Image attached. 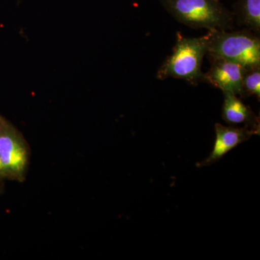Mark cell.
<instances>
[{
	"instance_id": "1",
	"label": "cell",
	"mask_w": 260,
	"mask_h": 260,
	"mask_svg": "<svg viewBox=\"0 0 260 260\" xmlns=\"http://www.w3.org/2000/svg\"><path fill=\"white\" fill-rule=\"evenodd\" d=\"M208 40L207 34L201 37H185L178 32L172 54L159 68L156 78L184 80L193 85L203 82L202 64L208 51Z\"/></svg>"
},
{
	"instance_id": "2",
	"label": "cell",
	"mask_w": 260,
	"mask_h": 260,
	"mask_svg": "<svg viewBox=\"0 0 260 260\" xmlns=\"http://www.w3.org/2000/svg\"><path fill=\"white\" fill-rule=\"evenodd\" d=\"M164 9L179 23L193 28L230 30L234 13L218 0H159Z\"/></svg>"
},
{
	"instance_id": "3",
	"label": "cell",
	"mask_w": 260,
	"mask_h": 260,
	"mask_svg": "<svg viewBox=\"0 0 260 260\" xmlns=\"http://www.w3.org/2000/svg\"><path fill=\"white\" fill-rule=\"evenodd\" d=\"M207 55L210 59L234 61L248 68L260 66V39L249 30H210Z\"/></svg>"
},
{
	"instance_id": "4",
	"label": "cell",
	"mask_w": 260,
	"mask_h": 260,
	"mask_svg": "<svg viewBox=\"0 0 260 260\" xmlns=\"http://www.w3.org/2000/svg\"><path fill=\"white\" fill-rule=\"evenodd\" d=\"M211 66L203 75V82L220 89L223 93L242 96V80L246 68L222 59H212Z\"/></svg>"
},
{
	"instance_id": "5",
	"label": "cell",
	"mask_w": 260,
	"mask_h": 260,
	"mask_svg": "<svg viewBox=\"0 0 260 260\" xmlns=\"http://www.w3.org/2000/svg\"><path fill=\"white\" fill-rule=\"evenodd\" d=\"M0 160L5 173L20 176L27 162V152L23 142L12 126L0 121Z\"/></svg>"
},
{
	"instance_id": "6",
	"label": "cell",
	"mask_w": 260,
	"mask_h": 260,
	"mask_svg": "<svg viewBox=\"0 0 260 260\" xmlns=\"http://www.w3.org/2000/svg\"><path fill=\"white\" fill-rule=\"evenodd\" d=\"M215 130L216 136L213 151L206 160L198 164V167H205L218 161L232 149L249 140L252 135H259L246 126H225L219 123L215 124Z\"/></svg>"
},
{
	"instance_id": "7",
	"label": "cell",
	"mask_w": 260,
	"mask_h": 260,
	"mask_svg": "<svg viewBox=\"0 0 260 260\" xmlns=\"http://www.w3.org/2000/svg\"><path fill=\"white\" fill-rule=\"evenodd\" d=\"M224 120L232 125L244 124V126L254 130L259 134V119L252 110L237 97L230 93H223Z\"/></svg>"
},
{
	"instance_id": "8",
	"label": "cell",
	"mask_w": 260,
	"mask_h": 260,
	"mask_svg": "<svg viewBox=\"0 0 260 260\" xmlns=\"http://www.w3.org/2000/svg\"><path fill=\"white\" fill-rule=\"evenodd\" d=\"M234 21L246 30L260 32V0H239L234 13Z\"/></svg>"
},
{
	"instance_id": "9",
	"label": "cell",
	"mask_w": 260,
	"mask_h": 260,
	"mask_svg": "<svg viewBox=\"0 0 260 260\" xmlns=\"http://www.w3.org/2000/svg\"><path fill=\"white\" fill-rule=\"evenodd\" d=\"M260 98V66L246 69L242 80V97Z\"/></svg>"
},
{
	"instance_id": "10",
	"label": "cell",
	"mask_w": 260,
	"mask_h": 260,
	"mask_svg": "<svg viewBox=\"0 0 260 260\" xmlns=\"http://www.w3.org/2000/svg\"><path fill=\"white\" fill-rule=\"evenodd\" d=\"M5 174L4 167H3V164L0 160V174Z\"/></svg>"
},
{
	"instance_id": "11",
	"label": "cell",
	"mask_w": 260,
	"mask_h": 260,
	"mask_svg": "<svg viewBox=\"0 0 260 260\" xmlns=\"http://www.w3.org/2000/svg\"><path fill=\"white\" fill-rule=\"evenodd\" d=\"M0 121H1V119H0Z\"/></svg>"
},
{
	"instance_id": "12",
	"label": "cell",
	"mask_w": 260,
	"mask_h": 260,
	"mask_svg": "<svg viewBox=\"0 0 260 260\" xmlns=\"http://www.w3.org/2000/svg\"><path fill=\"white\" fill-rule=\"evenodd\" d=\"M218 1H220V0H218Z\"/></svg>"
}]
</instances>
